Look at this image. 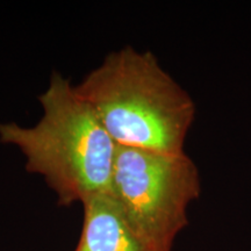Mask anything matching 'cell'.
<instances>
[{
  "mask_svg": "<svg viewBox=\"0 0 251 251\" xmlns=\"http://www.w3.org/2000/svg\"><path fill=\"white\" fill-rule=\"evenodd\" d=\"M131 230L150 251H172L201 193L196 163L186 152L118 146L111 192Z\"/></svg>",
  "mask_w": 251,
  "mask_h": 251,
  "instance_id": "cell-3",
  "label": "cell"
},
{
  "mask_svg": "<svg viewBox=\"0 0 251 251\" xmlns=\"http://www.w3.org/2000/svg\"><path fill=\"white\" fill-rule=\"evenodd\" d=\"M75 90L118 146L185 152L196 103L152 52L129 46L109 52Z\"/></svg>",
  "mask_w": 251,
  "mask_h": 251,
  "instance_id": "cell-1",
  "label": "cell"
},
{
  "mask_svg": "<svg viewBox=\"0 0 251 251\" xmlns=\"http://www.w3.org/2000/svg\"><path fill=\"white\" fill-rule=\"evenodd\" d=\"M39 101L40 120L31 127L0 124V142L23 152L27 171L42 176L61 205L111 192L118 144L93 108L57 71Z\"/></svg>",
  "mask_w": 251,
  "mask_h": 251,
  "instance_id": "cell-2",
  "label": "cell"
},
{
  "mask_svg": "<svg viewBox=\"0 0 251 251\" xmlns=\"http://www.w3.org/2000/svg\"><path fill=\"white\" fill-rule=\"evenodd\" d=\"M84 224L75 251H150L131 230L111 193L81 202Z\"/></svg>",
  "mask_w": 251,
  "mask_h": 251,
  "instance_id": "cell-4",
  "label": "cell"
}]
</instances>
